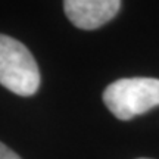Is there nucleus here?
Here are the masks:
<instances>
[{
  "label": "nucleus",
  "instance_id": "obj_1",
  "mask_svg": "<svg viewBox=\"0 0 159 159\" xmlns=\"http://www.w3.org/2000/svg\"><path fill=\"white\" fill-rule=\"evenodd\" d=\"M103 102L118 119H133L159 106V80L133 77L114 81L103 91Z\"/></svg>",
  "mask_w": 159,
  "mask_h": 159
},
{
  "label": "nucleus",
  "instance_id": "obj_2",
  "mask_svg": "<svg viewBox=\"0 0 159 159\" xmlns=\"http://www.w3.org/2000/svg\"><path fill=\"white\" fill-rule=\"evenodd\" d=\"M0 84L24 97L40 87L39 66L28 47L5 34H0Z\"/></svg>",
  "mask_w": 159,
  "mask_h": 159
},
{
  "label": "nucleus",
  "instance_id": "obj_3",
  "mask_svg": "<svg viewBox=\"0 0 159 159\" xmlns=\"http://www.w3.org/2000/svg\"><path fill=\"white\" fill-rule=\"evenodd\" d=\"M65 13L77 28L96 30L109 22L121 9L119 0H66Z\"/></svg>",
  "mask_w": 159,
  "mask_h": 159
},
{
  "label": "nucleus",
  "instance_id": "obj_4",
  "mask_svg": "<svg viewBox=\"0 0 159 159\" xmlns=\"http://www.w3.org/2000/svg\"><path fill=\"white\" fill-rule=\"evenodd\" d=\"M0 159H21V156L15 153L11 148H7L5 143L0 142Z\"/></svg>",
  "mask_w": 159,
  "mask_h": 159
},
{
  "label": "nucleus",
  "instance_id": "obj_5",
  "mask_svg": "<svg viewBox=\"0 0 159 159\" xmlns=\"http://www.w3.org/2000/svg\"><path fill=\"white\" fill-rule=\"evenodd\" d=\"M140 159H148V158H140Z\"/></svg>",
  "mask_w": 159,
  "mask_h": 159
}]
</instances>
